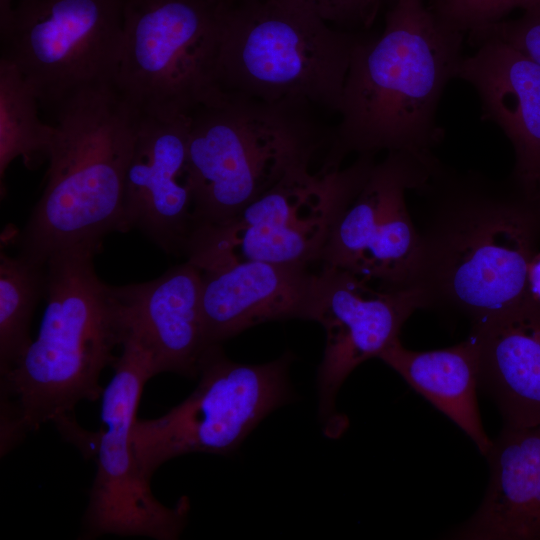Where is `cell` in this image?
Listing matches in <instances>:
<instances>
[{
  "label": "cell",
  "mask_w": 540,
  "mask_h": 540,
  "mask_svg": "<svg viewBox=\"0 0 540 540\" xmlns=\"http://www.w3.org/2000/svg\"><path fill=\"white\" fill-rule=\"evenodd\" d=\"M426 198L415 287L426 308L477 321L526 298L540 242V202L501 182L440 162L418 190Z\"/></svg>",
  "instance_id": "cell-1"
},
{
  "label": "cell",
  "mask_w": 540,
  "mask_h": 540,
  "mask_svg": "<svg viewBox=\"0 0 540 540\" xmlns=\"http://www.w3.org/2000/svg\"><path fill=\"white\" fill-rule=\"evenodd\" d=\"M465 34L445 25L427 0H393L382 33L360 38L346 74L340 121L324 164L350 154L403 152L428 163L443 136L437 111L456 78Z\"/></svg>",
  "instance_id": "cell-2"
},
{
  "label": "cell",
  "mask_w": 540,
  "mask_h": 540,
  "mask_svg": "<svg viewBox=\"0 0 540 540\" xmlns=\"http://www.w3.org/2000/svg\"><path fill=\"white\" fill-rule=\"evenodd\" d=\"M99 243L62 249L46 263L47 305L36 340L1 379V455L31 431L58 429L82 400L96 401L103 369L129 332L116 286L97 275Z\"/></svg>",
  "instance_id": "cell-3"
},
{
  "label": "cell",
  "mask_w": 540,
  "mask_h": 540,
  "mask_svg": "<svg viewBox=\"0 0 540 540\" xmlns=\"http://www.w3.org/2000/svg\"><path fill=\"white\" fill-rule=\"evenodd\" d=\"M53 108L46 185L15 237L18 253L41 264L62 249L124 232L125 176L142 117L113 83L83 87Z\"/></svg>",
  "instance_id": "cell-4"
},
{
  "label": "cell",
  "mask_w": 540,
  "mask_h": 540,
  "mask_svg": "<svg viewBox=\"0 0 540 540\" xmlns=\"http://www.w3.org/2000/svg\"><path fill=\"white\" fill-rule=\"evenodd\" d=\"M303 108L226 91L191 114L193 236L226 224L287 174L311 166L321 139Z\"/></svg>",
  "instance_id": "cell-5"
},
{
  "label": "cell",
  "mask_w": 540,
  "mask_h": 540,
  "mask_svg": "<svg viewBox=\"0 0 540 540\" xmlns=\"http://www.w3.org/2000/svg\"><path fill=\"white\" fill-rule=\"evenodd\" d=\"M361 37L279 0H228L218 50L224 91L338 111Z\"/></svg>",
  "instance_id": "cell-6"
},
{
  "label": "cell",
  "mask_w": 540,
  "mask_h": 540,
  "mask_svg": "<svg viewBox=\"0 0 540 540\" xmlns=\"http://www.w3.org/2000/svg\"><path fill=\"white\" fill-rule=\"evenodd\" d=\"M227 3L123 0L113 85L142 115H191L224 96L217 59Z\"/></svg>",
  "instance_id": "cell-7"
},
{
  "label": "cell",
  "mask_w": 540,
  "mask_h": 540,
  "mask_svg": "<svg viewBox=\"0 0 540 540\" xmlns=\"http://www.w3.org/2000/svg\"><path fill=\"white\" fill-rule=\"evenodd\" d=\"M374 155L347 166L298 168L226 224L195 234L186 258L202 271L239 261L310 266L366 181Z\"/></svg>",
  "instance_id": "cell-8"
},
{
  "label": "cell",
  "mask_w": 540,
  "mask_h": 540,
  "mask_svg": "<svg viewBox=\"0 0 540 540\" xmlns=\"http://www.w3.org/2000/svg\"><path fill=\"white\" fill-rule=\"evenodd\" d=\"M293 359L287 351L266 363H239L225 355L221 344L210 345L195 390L164 415L135 420L131 442L143 476L150 481L162 464L184 454L238 449L267 415L293 400Z\"/></svg>",
  "instance_id": "cell-9"
},
{
  "label": "cell",
  "mask_w": 540,
  "mask_h": 540,
  "mask_svg": "<svg viewBox=\"0 0 540 540\" xmlns=\"http://www.w3.org/2000/svg\"><path fill=\"white\" fill-rule=\"evenodd\" d=\"M122 22L123 0H11L0 14L1 58L54 107L83 87L113 83Z\"/></svg>",
  "instance_id": "cell-10"
},
{
  "label": "cell",
  "mask_w": 540,
  "mask_h": 540,
  "mask_svg": "<svg viewBox=\"0 0 540 540\" xmlns=\"http://www.w3.org/2000/svg\"><path fill=\"white\" fill-rule=\"evenodd\" d=\"M114 375L101 400L103 428L97 437V471L82 520V539L111 534L178 539L186 526L189 499L174 507L159 502L135 459L131 431L145 383L156 375L152 355L128 333L112 365Z\"/></svg>",
  "instance_id": "cell-11"
},
{
  "label": "cell",
  "mask_w": 540,
  "mask_h": 540,
  "mask_svg": "<svg viewBox=\"0 0 540 540\" xmlns=\"http://www.w3.org/2000/svg\"><path fill=\"white\" fill-rule=\"evenodd\" d=\"M439 162L403 152L376 160L335 223L321 266L349 271L383 290L415 287L420 238L405 197L424 186Z\"/></svg>",
  "instance_id": "cell-12"
},
{
  "label": "cell",
  "mask_w": 540,
  "mask_h": 540,
  "mask_svg": "<svg viewBox=\"0 0 540 540\" xmlns=\"http://www.w3.org/2000/svg\"><path fill=\"white\" fill-rule=\"evenodd\" d=\"M425 309L421 290H383L346 270L321 266L315 273L310 321L326 339L317 370L318 413L327 433L341 434L347 422L336 412V396L363 362L378 358L408 318Z\"/></svg>",
  "instance_id": "cell-13"
},
{
  "label": "cell",
  "mask_w": 540,
  "mask_h": 540,
  "mask_svg": "<svg viewBox=\"0 0 540 540\" xmlns=\"http://www.w3.org/2000/svg\"><path fill=\"white\" fill-rule=\"evenodd\" d=\"M190 122L191 115H142L123 199L124 232L138 229L167 254L185 257L195 231Z\"/></svg>",
  "instance_id": "cell-14"
},
{
  "label": "cell",
  "mask_w": 540,
  "mask_h": 540,
  "mask_svg": "<svg viewBox=\"0 0 540 540\" xmlns=\"http://www.w3.org/2000/svg\"><path fill=\"white\" fill-rule=\"evenodd\" d=\"M474 46L472 55L462 57L456 78L475 90L481 118L496 124L511 143L510 180L540 201V64L499 40Z\"/></svg>",
  "instance_id": "cell-15"
},
{
  "label": "cell",
  "mask_w": 540,
  "mask_h": 540,
  "mask_svg": "<svg viewBox=\"0 0 540 540\" xmlns=\"http://www.w3.org/2000/svg\"><path fill=\"white\" fill-rule=\"evenodd\" d=\"M315 273L310 266L239 261L202 271L201 306L209 345L256 325L310 320Z\"/></svg>",
  "instance_id": "cell-16"
},
{
  "label": "cell",
  "mask_w": 540,
  "mask_h": 540,
  "mask_svg": "<svg viewBox=\"0 0 540 540\" xmlns=\"http://www.w3.org/2000/svg\"><path fill=\"white\" fill-rule=\"evenodd\" d=\"M116 290L129 332L151 353L156 375L198 376L210 346L202 317V270L186 260L156 279Z\"/></svg>",
  "instance_id": "cell-17"
},
{
  "label": "cell",
  "mask_w": 540,
  "mask_h": 540,
  "mask_svg": "<svg viewBox=\"0 0 540 540\" xmlns=\"http://www.w3.org/2000/svg\"><path fill=\"white\" fill-rule=\"evenodd\" d=\"M479 386L496 402L505 425L540 424V303L520 302L472 322Z\"/></svg>",
  "instance_id": "cell-18"
},
{
  "label": "cell",
  "mask_w": 540,
  "mask_h": 540,
  "mask_svg": "<svg viewBox=\"0 0 540 540\" xmlns=\"http://www.w3.org/2000/svg\"><path fill=\"white\" fill-rule=\"evenodd\" d=\"M486 457L479 509L447 534L455 540H540V424L505 425Z\"/></svg>",
  "instance_id": "cell-19"
},
{
  "label": "cell",
  "mask_w": 540,
  "mask_h": 540,
  "mask_svg": "<svg viewBox=\"0 0 540 540\" xmlns=\"http://www.w3.org/2000/svg\"><path fill=\"white\" fill-rule=\"evenodd\" d=\"M415 391L455 423L486 456L492 445L476 397L479 360L475 341L442 349L414 351L394 340L378 357Z\"/></svg>",
  "instance_id": "cell-20"
},
{
  "label": "cell",
  "mask_w": 540,
  "mask_h": 540,
  "mask_svg": "<svg viewBox=\"0 0 540 540\" xmlns=\"http://www.w3.org/2000/svg\"><path fill=\"white\" fill-rule=\"evenodd\" d=\"M40 100L20 71L4 58L0 60V181L1 194L6 171L21 158L28 169L48 162L55 138V126L42 122Z\"/></svg>",
  "instance_id": "cell-21"
},
{
  "label": "cell",
  "mask_w": 540,
  "mask_h": 540,
  "mask_svg": "<svg viewBox=\"0 0 540 540\" xmlns=\"http://www.w3.org/2000/svg\"><path fill=\"white\" fill-rule=\"evenodd\" d=\"M46 289V264L22 254L0 255V375L9 372L32 339L30 322Z\"/></svg>",
  "instance_id": "cell-22"
},
{
  "label": "cell",
  "mask_w": 540,
  "mask_h": 540,
  "mask_svg": "<svg viewBox=\"0 0 540 540\" xmlns=\"http://www.w3.org/2000/svg\"><path fill=\"white\" fill-rule=\"evenodd\" d=\"M538 0H427L431 11L448 27L463 34L500 22L513 11Z\"/></svg>",
  "instance_id": "cell-23"
},
{
  "label": "cell",
  "mask_w": 540,
  "mask_h": 540,
  "mask_svg": "<svg viewBox=\"0 0 540 540\" xmlns=\"http://www.w3.org/2000/svg\"><path fill=\"white\" fill-rule=\"evenodd\" d=\"M473 46L483 40L504 42L540 64V0L523 9L513 19H504L469 32Z\"/></svg>",
  "instance_id": "cell-24"
},
{
  "label": "cell",
  "mask_w": 540,
  "mask_h": 540,
  "mask_svg": "<svg viewBox=\"0 0 540 540\" xmlns=\"http://www.w3.org/2000/svg\"><path fill=\"white\" fill-rule=\"evenodd\" d=\"M309 12L329 25L352 32L368 29L386 0H279Z\"/></svg>",
  "instance_id": "cell-25"
},
{
  "label": "cell",
  "mask_w": 540,
  "mask_h": 540,
  "mask_svg": "<svg viewBox=\"0 0 540 540\" xmlns=\"http://www.w3.org/2000/svg\"><path fill=\"white\" fill-rule=\"evenodd\" d=\"M527 295L540 303V250H538L529 265Z\"/></svg>",
  "instance_id": "cell-26"
}]
</instances>
